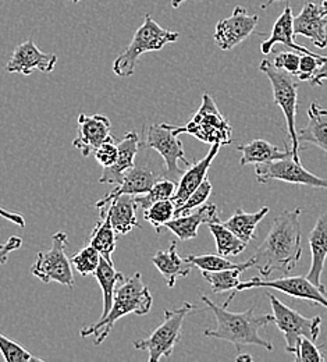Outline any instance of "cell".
Listing matches in <instances>:
<instances>
[{
    "mask_svg": "<svg viewBox=\"0 0 327 362\" xmlns=\"http://www.w3.org/2000/svg\"><path fill=\"white\" fill-rule=\"evenodd\" d=\"M301 212V208H295L280 214L256 252L246 261L249 268L258 269L261 277L269 279L278 271L290 273L298 265L302 257Z\"/></svg>",
    "mask_w": 327,
    "mask_h": 362,
    "instance_id": "6da1fadb",
    "label": "cell"
},
{
    "mask_svg": "<svg viewBox=\"0 0 327 362\" xmlns=\"http://www.w3.org/2000/svg\"><path fill=\"white\" fill-rule=\"evenodd\" d=\"M201 300L208 305L216 317V329H206L203 334L206 337L220 339L233 343L237 351H242L244 346H261L268 351H273L275 347L268 340L259 336V329L273 323V315L255 317V308H249L244 313H230L227 307L218 305L206 296H201Z\"/></svg>",
    "mask_w": 327,
    "mask_h": 362,
    "instance_id": "7a4b0ae2",
    "label": "cell"
},
{
    "mask_svg": "<svg viewBox=\"0 0 327 362\" xmlns=\"http://www.w3.org/2000/svg\"><path fill=\"white\" fill-rule=\"evenodd\" d=\"M153 304V297L149 288L145 286L140 272L134 276L121 280L114 291V300L112 310L103 319H99L93 325H87L80 330L83 339L95 336V346L102 344L110 334L114 323L123 317L136 314L138 317L149 314Z\"/></svg>",
    "mask_w": 327,
    "mask_h": 362,
    "instance_id": "3957f363",
    "label": "cell"
},
{
    "mask_svg": "<svg viewBox=\"0 0 327 362\" xmlns=\"http://www.w3.org/2000/svg\"><path fill=\"white\" fill-rule=\"evenodd\" d=\"M180 38L179 33L162 28L148 13L143 23L136 31L131 44L114 60L113 73L117 77H130L134 74L138 59L143 53L162 50L167 44H173Z\"/></svg>",
    "mask_w": 327,
    "mask_h": 362,
    "instance_id": "277c9868",
    "label": "cell"
},
{
    "mask_svg": "<svg viewBox=\"0 0 327 362\" xmlns=\"http://www.w3.org/2000/svg\"><path fill=\"white\" fill-rule=\"evenodd\" d=\"M173 133L176 136L189 134L205 144H219L222 146L233 142V127L229 120L220 113L215 99L210 93L202 95V103L194 117L186 126H174Z\"/></svg>",
    "mask_w": 327,
    "mask_h": 362,
    "instance_id": "5b68a950",
    "label": "cell"
},
{
    "mask_svg": "<svg viewBox=\"0 0 327 362\" xmlns=\"http://www.w3.org/2000/svg\"><path fill=\"white\" fill-rule=\"evenodd\" d=\"M194 304L184 303L177 310H165L163 322L146 339L134 341V347L149 353V362H159L170 358L176 346L182 340V329L184 319L194 310Z\"/></svg>",
    "mask_w": 327,
    "mask_h": 362,
    "instance_id": "8992f818",
    "label": "cell"
},
{
    "mask_svg": "<svg viewBox=\"0 0 327 362\" xmlns=\"http://www.w3.org/2000/svg\"><path fill=\"white\" fill-rule=\"evenodd\" d=\"M259 69L269 78L273 88L275 102L280 106L281 112L284 113L287 132L292 144V148H291L292 160L301 163L299 141H298V133L295 129V116H297V106H298V84L294 81V76H291L285 70L278 69L272 60H268V59L262 60Z\"/></svg>",
    "mask_w": 327,
    "mask_h": 362,
    "instance_id": "52a82bcc",
    "label": "cell"
},
{
    "mask_svg": "<svg viewBox=\"0 0 327 362\" xmlns=\"http://www.w3.org/2000/svg\"><path fill=\"white\" fill-rule=\"evenodd\" d=\"M69 237L64 231H57L52 235V247L47 251H40L31 273L44 283H59L69 288H74L76 280L73 274L71 261L66 255Z\"/></svg>",
    "mask_w": 327,
    "mask_h": 362,
    "instance_id": "ba28073f",
    "label": "cell"
},
{
    "mask_svg": "<svg viewBox=\"0 0 327 362\" xmlns=\"http://www.w3.org/2000/svg\"><path fill=\"white\" fill-rule=\"evenodd\" d=\"M266 296L273 308V323H276L279 330L284 334L287 353L294 354L302 337H308L312 341L318 340L321 334L322 317H305L295 310L285 305L284 303H281L272 293H266Z\"/></svg>",
    "mask_w": 327,
    "mask_h": 362,
    "instance_id": "9c48e42d",
    "label": "cell"
},
{
    "mask_svg": "<svg viewBox=\"0 0 327 362\" xmlns=\"http://www.w3.org/2000/svg\"><path fill=\"white\" fill-rule=\"evenodd\" d=\"M142 144L145 148L155 149L163 158L166 177L179 182L184 175L179 162H183L187 168L191 163L186 158L183 142L179 139V136L173 133L172 124L162 123L149 126L146 130V139Z\"/></svg>",
    "mask_w": 327,
    "mask_h": 362,
    "instance_id": "30bf717a",
    "label": "cell"
},
{
    "mask_svg": "<svg viewBox=\"0 0 327 362\" xmlns=\"http://www.w3.org/2000/svg\"><path fill=\"white\" fill-rule=\"evenodd\" d=\"M251 288H272L281 293H285L294 298L308 300L316 303L327 310V294L318 286H315L308 277L304 276H287L275 280L254 277L246 281H241L235 291H244Z\"/></svg>",
    "mask_w": 327,
    "mask_h": 362,
    "instance_id": "8fae6325",
    "label": "cell"
},
{
    "mask_svg": "<svg viewBox=\"0 0 327 362\" xmlns=\"http://www.w3.org/2000/svg\"><path fill=\"white\" fill-rule=\"evenodd\" d=\"M256 179L262 184L269 181L279 180L290 184L308 185L314 188H325L327 189L326 177H319L308 170H305L301 163L294 162L292 159H281L270 163H259L255 168Z\"/></svg>",
    "mask_w": 327,
    "mask_h": 362,
    "instance_id": "7c38bea8",
    "label": "cell"
},
{
    "mask_svg": "<svg viewBox=\"0 0 327 362\" xmlns=\"http://www.w3.org/2000/svg\"><path fill=\"white\" fill-rule=\"evenodd\" d=\"M165 177H166L165 168L160 170H156V169L150 168L149 165H145L143 162L136 160V165L124 173L121 182L112 192H109L103 198H100L95 204V206L99 209L120 195L137 197V195L146 194L157 181L162 180Z\"/></svg>",
    "mask_w": 327,
    "mask_h": 362,
    "instance_id": "4fadbf2b",
    "label": "cell"
},
{
    "mask_svg": "<svg viewBox=\"0 0 327 362\" xmlns=\"http://www.w3.org/2000/svg\"><path fill=\"white\" fill-rule=\"evenodd\" d=\"M259 16L249 14L244 7L237 6L230 17L220 20L215 30V42L222 50H232L254 34Z\"/></svg>",
    "mask_w": 327,
    "mask_h": 362,
    "instance_id": "5bb4252c",
    "label": "cell"
},
{
    "mask_svg": "<svg viewBox=\"0 0 327 362\" xmlns=\"http://www.w3.org/2000/svg\"><path fill=\"white\" fill-rule=\"evenodd\" d=\"M57 56L54 53L42 52L32 38L20 44L14 49L10 60L6 64L7 73L30 76L34 70L41 73H52L56 67Z\"/></svg>",
    "mask_w": 327,
    "mask_h": 362,
    "instance_id": "9a60e30c",
    "label": "cell"
},
{
    "mask_svg": "<svg viewBox=\"0 0 327 362\" xmlns=\"http://www.w3.org/2000/svg\"><path fill=\"white\" fill-rule=\"evenodd\" d=\"M112 138V124L106 116L85 113L78 116L77 136L73 141V146L80 151L84 158L93 155L103 142Z\"/></svg>",
    "mask_w": 327,
    "mask_h": 362,
    "instance_id": "2e32d148",
    "label": "cell"
},
{
    "mask_svg": "<svg viewBox=\"0 0 327 362\" xmlns=\"http://www.w3.org/2000/svg\"><path fill=\"white\" fill-rule=\"evenodd\" d=\"M294 35H302L312 44L325 49L327 46V14L321 4L307 3L301 13L294 17Z\"/></svg>",
    "mask_w": 327,
    "mask_h": 362,
    "instance_id": "e0dca14e",
    "label": "cell"
},
{
    "mask_svg": "<svg viewBox=\"0 0 327 362\" xmlns=\"http://www.w3.org/2000/svg\"><path fill=\"white\" fill-rule=\"evenodd\" d=\"M140 146L141 141L138 134L136 132H129L117 144L119 155L116 162L109 168H103L102 176L99 177V182L119 185L123 180L124 173L136 165Z\"/></svg>",
    "mask_w": 327,
    "mask_h": 362,
    "instance_id": "ac0fdd59",
    "label": "cell"
},
{
    "mask_svg": "<svg viewBox=\"0 0 327 362\" xmlns=\"http://www.w3.org/2000/svg\"><path fill=\"white\" fill-rule=\"evenodd\" d=\"M220 148H222V145L213 144L205 158H202L201 160L188 166L187 172H184V175L177 182V189H176L174 195L172 197V201L176 205V209L179 206H182L187 201L188 197L208 177V172H209L215 158L218 156Z\"/></svg>",
    "mask_w": 327,
    "mask_h": 362,
    "instance_id": "d6986e66",
    "label": "cell"
},
{
    "mask_svg": "<svg viewBox=\"0 0 327 362\" xmlns=\"http://www.w3.org/2000/svg\"><path fill=\"white\" fill-rule=\"evenodd\" d=\"M219 212L218 206L215 204H205L199 206L198 209L189 212L187 215L174 216L172 221H169L163 228L170 230L177 235L179 240L188 241L192 238H196L198 228L203 223H212L219 222Z\"/></svg>",
    "mask_w": 327,
    "mask_h": 362,
    "instance_id": "ffe728a7",
    "label": "cell"
},
{
    "mask_svg": "<svg viewBox=\"0 0 327 362\" xmlns=\"http://www.w3.org/2000/svg\"><path fill=\"white\" fill-rule=\"evenodd\" d=\"M309 247L312 262L307 277L322 291L326 293V288L322 284V274L325 271L327 258V214H322L318 218L316 225L312 228L309 234Z\"/></svg>",
    "mask_w": 327,
    "mask_h": 362,
    "instance_id": "44dd1931",
    "label": "cell"
},
{
    "mask_svg": "<svg viewBox=\"0 0 327 362\" xmlns=\"http://www.w3.org/2000/svg\"><path fill=\"white\" fill-rule=\"evenodd\" d=\"M294 16H292V10L290 7V4L285 6V8L283 10V13L280 14V17L278 18V21L275 23L273 25V31L269 37V40H266L262 46H261V50L263 54H269L272 50H273V46L276 44H283V45L290 47L291 50H295V52H299L302 54H314L316 56L318 53L312 52V50H308L307 47L304 46L298 45L295 44V35H294Z\"/></svg>",
    "mask_w": 327,
    "mask_h": 362,
    "instance_id": "7402d4cb",
    "label": "cell"
},
{
    "mask_svg": "<svg viewBox=\"0 0 327 362\" xmlns=\"http://www.w3.org/2000/svg\"><path fill=\"white\" fill-rule=\"evenodd\" d=\"M152 264L156 269L162 273L167 286L173 288L176 286L177 279L187 277L192 269V264L187 259H183L177 252V243L173 241L170 247L165 251H157L152 257Z\"/></svg>",
    "mask_w": 327,
    "mask_h": 362,
    "instance_id": "603a6c76",
    "label": "cell"
},
{
    "mask_svg": "<svg viewBox=\"0 0 327 362\" xmlns=\"http://www.w3.org/2000/svg\"><path fill=\"white\" fill-rule=\"evenodd\" d=\"M110 223L117 235L130 233L134 227H140L137 221V204L134 195H120L105 205Z\"/></svg>",
    "mask_w": 327,
    "mask_h": 362,
    "instance_id": "cb8c5ba5",
    "label": "cell"
},
{
    "mask_svg": "<svg viewBox=\"0 0 327 362\" xmlns=\"http://www.w3.org/2000/svg\"><path fill=\"white\" fill-rule=\"evenodd\" d=\"M308 119V124L298 132V141L312 144L327 153V109L319 102H312Z\"/></svg>",
    "mask_w": 327,
    "mask_h": 362,
    "instance_id": "d4e9b609",
    "label": "cell"
},
{
    "mask_svg": "<svg viewBox=\"0 0 327 362\" xmlns=\"http://www.w3.org/2000/svg\"><path fill=\"white\" fill-rule=\"evenodd\" d=\"M242 156H241V166L249 165V163H270L275 160H281L285 158H292L291 149H284L281 151L280 148L263 141V139H252L251 142L245 145H239L237 148Z\"/></svg>",
    "mask_w": 327,
    "mask_h": 362,
    "instance_id": "484cf974",
    "label": "cell"
},
{
    "mask_svg": "<svg viewBox=\"0 0 327 362\" xmlns=\"http://www.w3.org/2000/svg\"><path fill=\"white\" fill-rule=\"evenodd\" d=\"M100 215L99 221L95 225L94 230L90 235V244L96 248L106 261L113 264V252L116 250V231L110 223V218L107 215L106 206L99 208Z\"/></svg>",
    "mask_w": 327,
    "mask_h": 362,
    "instance_id": "4316f807",
    "label": "cell"
},
{
    "mask_svg": "<svg viewBox=\"0 0 327 362\" xmlns=\"http://www.w3.org/2000/svg\"><path fill=\"white\" fill-rule=\"evenodd\" d=\"M102 291H103V310L99 319H103L109 314V311L112 310L113 305V300H114V291L117 284L124 280V274L120 272L116 271L114 265L109 261H106L103 257L100 258L99 267L94 273Z\"/></svg>",
    "mask_w": 327,
    "mask_h": 362,
    "instance_id": "83f0119b",
    "label": "cell"
},
{
    "mask_svg": "<svg viewBox=\"0 0 327 362\" xmlns=\"http://www.w3.org/2000/svg\"><path fill=\"white\" fill-rule=\"evenodd\" d=\"M269 206H263L255 214H246L241 208H238L230 219L222 223L227 228H230L238 238L248 244L251 240H255L256 227L269 214Z\"/></svg>",
    "mask_w": 327,
    "mask_h": 362,
    "instance_id": "f1b7e54d",
    "label": "cell"
},
{
    "mask_svg": "<svg viewBox=\"0 0 327 362\" xmlns=\"http://www.w3.org/2000/svg\"><path fill=\"white\" fill-rule=\"evenodd\" d=\"M208 227L216 241L218 254L222 257H235L244 252L246 243L238 238L230 228L225 226L220 221L208 223Z\"/></svg>",
    "mask_w": 327,
    "mask_h": 362,
    "instance_id": "f546056e",
    "label": "cell"
},
{
    "mask_svg": "<svg viewBox=\"0 0 327 362\" xmlns=\"http://www.w3.org/2000/svg\"><path fill=\"white\" fill-rule=\"evenodd\" d=\"M244 271L241 268L235 269H225V271L218 272H202L203 279L210 284L212 291L216 294L225 293V291H232V294L235 296V288L241 283L239 276Z\"/></svg>",
    "mask_w": 327,
    "mask_h": 362,
    "instance_id": "4dcf8cb0",
    "label": "cell"
},
{
    "mask_svg": "<svg viewBox=\"0 0 327 362\" xmlns=\"http://www.w3.org/2000/svg\"><path fill=\"white\" fill-rule=\"evenodd\" d=\"M186 259L201 272L225 271V269H235V268H241L244 272L249 269V264L246 261L242 264H234L226 257H222L219 254L218 255H212V254L188 255Z\"/></svg>",
    "mask_w": 327,
    "mask_h": 362,
    "instance_id": "1f68e13d",
    "label": "cell"
},
{
    "mask_svg": "<svg viewBox=\"0 0 327 362\" xmlns=\"http://www.w3.org/2000/svg\"><path fill=\"white\" fill-rule=\"evenodd\" d=\"M176 189H177V182L165 177V179L157 181L146 194L137 195V197H134V199H136L137 206L145 211L159 201L172 199Z\"/></svg>",
    "mask_w": 327,
    "mask_h": 362,
    "instance_id": "d6a6232c",
    "label": "cell"
},
{
    "mask_svg": "<svg viewBox=\"0 0 327 362\" xmlns=\"http://www.w3.org/2000/svg\"><path fill=\"white\" fill-rule=\"evenodd\" d=\"M174 215H176V205L173 204V201L163 199V201L153 204L148 209H145L143 218L160 234L162 228L169 221H172L174 218Z\"/></svg>",
    "mask_w": 327,
    "mask_h": 362,
    "instance_id": "836d02e7",
    "label": "cell"
},
{
    "mask_svg": "<svg viewBox=\"0 0 327 362\" xmlns=\"http://www.w3.org/2000/svg\"><path fill=\"white\" fill-rule=\"evenodd\" d=\"M100 258L102 257H100L99 251L94 248L91 244H88L81 251L74 254L70 261H71L73 268L78 272L81 276H90V274H94L96 269H97Z\"/></svg>",
    "mask_w": 327,
    "mask_h": 362,
    "instance_id": "e575fe53",
    "label": "cell"
},
{
    "mask_svg": "<svg viewBox=\"0 0 327 362\" xmlns=\"http://www.w3.org/2000/svg\"><path fill=\"white\" fill-rule=\"evenodd\" d=\"M0 353L7 362L44 361L42 358L32 356L27 349L16 343L13 339L4 336L3 333H0Z\"/></svg>",
    "mask_w": 327,
    "mask_h": 362,
    "instance_id": "d590c367",
    "label": "cell"
},
{
    "mask_svg": "<svg viewBox=\"0 0 327 362\" xmlns=\"http://www.w3.org/2000/svg\"><path fill=\"white\" fill-rule=\"evenodd\" d=\"M212 188H213L212 182L206 177V179L203 180V182L188 197L187 201H186L182 206H179V208L176 209V215H174V216L187 215L189 212L198 209L199 206L205 205L206 201L209 199L210 194H212Z\"/></svg>",
    "mask_w": 327,
    "mask_h": 362,
    "instance_id": "8d00e7d4",
    "label": "cell"
},
{
    "mask_svg": "<svg viewBox=\"0 0 327 362\" xmlns=\"http://www.w3.org/2000/svg\"><path fill=\"white\" fill-rule=\"evenodd\" d=\"M297 362H323L325 357L321 351V349L316 347L315 341H312L308 337H302L299 340V344L297 347V351L294 353Z\"/></svg>",
    "mask_w": 327,
    "mask_h": 362,
    "instance_id": "74e56055",
    "label": "cell"
},
{
    "mask_svg": "<svg viewBox=\"0 0 327 362\" xmlns=\"http://www.w3.org/2000/svg\"><path fill=\"white\" fill-rule=\"evenodd\" d=\"M325 60V56L321 54H302L299 62V73L298 80L299 81H311V78L315 76L319 64Z\"/></svg>",
    "mask_w": 327,
    "mask_h": 362,
    "instance_id": "f35d334b",
    "label": "cell"
},
{
    "mask_svg": "<svg viewBox=\"0 0 327 362\" xmlns=\"http://www.w3.org/2000/svg\"><path fill=\"white\" fill-rule=\"evenodd\" d=\"M95 159L96 162L103 166V168H109L112 166L119 155V148L114 144V136L106 142H103L96 151L94 152Z\"/></svg>",
    "mask_w": 327,
    "mask_h": 362,
    "instance_id": "ab89813d",
    "label": "cell"
},
{
    "mask_svg": "<svg viewBox=\"0 0 327 362\" xmlns=\"http://www.w3.org/2000/svg\"><path fill=\"white\" fill-rule=\"evenodd\" d=\"M272 62L278 69L285 70L291 76H298L299 73L301 56L294 52H281L279 54H276V57Z\"/></svg>",
    "mask_w": 327,
    "mask_h": 362,
    "instance_id": "60d3db41",
    "label": "cell"
},
{
    "mask_svg": "<svg viewBox=\"0 0 327 362\" xmlns=\"http://www.w3.org/2000/svg\"><path fill=\"white\" fill-rule=\"evenodd\" d=\"M23 245V238L20 235H11L4 244H0V268L7 264L8 255Z\"/></svg>",
    "mask_w": 327,
    "mask_h": 362,
    "instance_id": "b9f144b4",
    "label": "cell"
},
{
    "mask_svg": "<svg viewBox=\"0 0 327 362\" xmlns=\"http://www.w3.org/2000/svg\"><path fill=\"white\" fill-rule=\"evenodd\" d=\"M325 81H327V56H325V60L319 64L315 76L311 78V86L312 87H321Z\"/></svg>",
    "mask_w": 327,
    "mask_h": 362,
    "instance_id": "7bdbcfd3",
    "label": "cell"
},
{
    "mask_svg": "<svg viewBox=\"0 0 327 362\" xmlns=\"http://www.w3.org/2000/svg\"><path fill=\"white\" fill-rule=\"evenodd\" d=\"M0 218H4L6 221L11 222L13 225L16 226L21 227L24 228L25 227V219L21 214H17V212H11V211H7V209H3L0 206Z\"/></svg>",
    "mask_w": 327,
    "mask_h": 362,
    "instance_id": "ee69618b",
    "label": "cell"
},
{
    "mask_svg": "<svg viewBox=\"0 0 327 362\" xmlns=\"http://www.w3.org/2000/svg\"><path fill=\"white\" fill-rule=\"evenodd\" d=\"M235 360H237V361H238V362L252 361V357H251V356H248V354H246V356H238V357H237V358H235Z\"/></svg>",
    "mask_w": 327,
    "mask_h": 362,
    "instance_id": "f6af8a7d",
    "label": "cell"
},
{
    "mask_svg": "<svg viewBox=\"0 0 327 362\" xmlns=\"http://www.w3.org/2000/svg\"><path fill=\"white\" fill-rule=\"evenodd\" d=\"M184 1H187V0H172V7L179 8Z\"/></svg>",
    "mask_w": 327,
    "mask_h": 362,
    "instance_id": "bcb514c9",
    "label": "cell"
},
{
    "mask_svg": "<svg viewBox=\"0 0 327 362\" xmlns=\"http://www.w3.org/2000/svg\"><path fill=\"white\" fill-rule=\"evenodd\" d=\"M276 1H279V0H266L261 7L265 10V8H268L269 6H272V4H273V3H276Z\"/></svg>",
    "mask_w": 327,
    "mask_h": 362,
    "instance_id": "7dc6e473",
    "label": "cell"
},
{
    "mask_svg": "<svg viewBox=\"0 0 327 362\" xmlns=\"http://www.w3.org/2000/svg\"><path fill=\"white\" fill-rule=\"evenodd\" d=\"M321 6H322V8H323V10H325V13H326V14H327V0H323V1H322V4H321Z\"/></svg>",
    "mask_w": 327,
    "mask_h": 362,
    "instance_id": "c3c4849f",
    "label": "cell"
},
{
    "mask_svg": "<svg viewBox=\"0 0 327 362\" xmlns=\"http://www.w3.org/2000/svg\"><path fill=\"white\" fill-rule=\"evenodd\" d=\"M67 1H71V3H80L81 0H67Z\"/></svg>",
    "mask_w": 327,
    "mask_h": 362,
    "instance_id": "681fc988",
    "label": "cell"
}]
</instances>
